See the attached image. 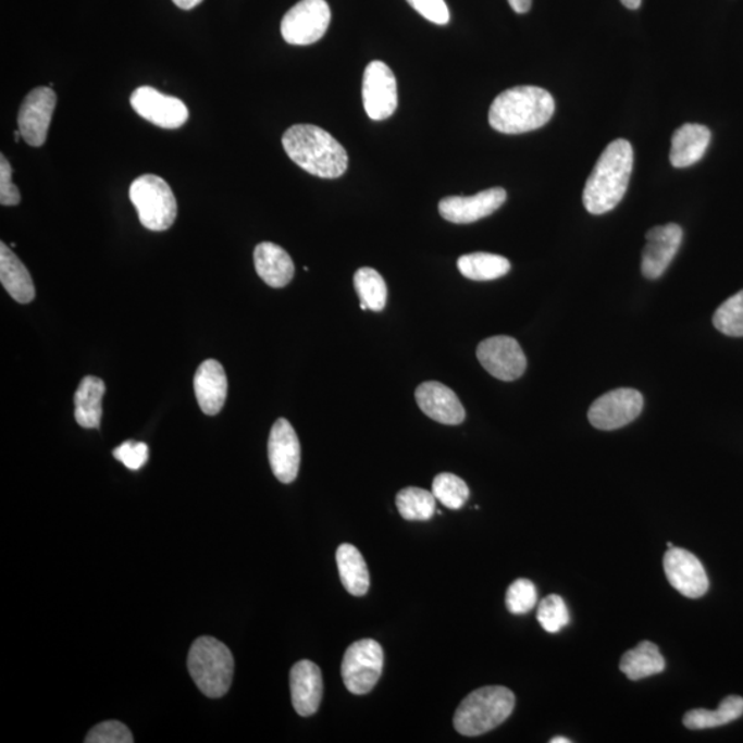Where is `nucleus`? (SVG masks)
<instances>
[{
	"label": "nucleus",
	"instance_id": "nucleus-26",
	"mask_svg": "<svg viewBox=\"0 0 743 743\" xmlns=\"http://www.w3.org/2000/svg\"><path fill=\"white\" fill-rule=\"evenodd\" d=\"M620 669L628 679L636 682L664 672L665 659L656 644L646 641L623 654Z\"/></svg>",
	"mask_w": 743,
	"mask_h": 743
},
{
	"label": "nucleus",
	"instance_id": "nucleus-34",
	"mask_svg": "<svg viewBox=\"0 0 743 743\" xmlns=\"http://www.w3.org/2000/svg\"><path fill=\"white\" fill-rule=\"evenodd\" d=\"M537 589L532 581L519 579L513 581L506 595V606L511 615H528L537 605Z\"/></svg>",
	"mask_w": 743,
	"mask_h": 743
},
{
	"label": "nucleus",
	"instance_id": "nucleus-12",
	"mask_svg": "<svg viewBox=\"0 0 743 743\" xmlns=\"http://www.w3.org/2000/svg\"><path fill=\"white\" fill-rule=\"evenodd\" d=\"M129 103L139 116L160 128H179L189 119V111L184 102L178 98L161 95L153 87H138L129 97Z\"/></svg>",
	"mask_w": 743,
	"mask_h": 743
},
{
	"label": "nucleus",
	"instance_id": "nucleus-31",
	"mask_svg": "<svg viewBox=\"0 0 743 743\" xmlns=\"http://www.w3.org/2000/svg\"><path fill=\"white\" fill-rule=\"evenodd\" d=\"M433 495L443 506L449 509H460L470 497V490L461 478L443 472L433 482Z\"/></svg>",
	"mask_w": 743,
	"mask_h": 743
},
{
	"label": "nucleus",
	"instance_id": "nucleus-7",
	"mask_svg": "<svg viewBox=\"0 0 743 743\" xmlns=\"http://www.w3.org/2000/svg\"><path fill=\"white\" fill-rule=\"evenodd\" d=\"M384 654L373 639H362L346 649L342 662V678L351 694L371 693L382 677Z\"/></svg>",
	"mask_w": 743,
	"mask_h": 743
},
{
	"label": "nucleus",
	"instance_id": "nucleus-4",
	"mask_svg": "<svg viewBox=\"0 0 743 743\" xmlns=\"http://www.w3.org/2000/svg\"><path fill=\"white\" fill-rule=\"evenodd\" d=\"M516 708V695L503 685L472 691L457 708L455 729L466 736H478L497 729Z\"/></svg>",
	"mask_w": 743,
	"mask_h": 743
},
{
	"label": "nucleus",
	"instance_id": "nucleus-11",
	"mask_svg": "<svg viewBox=\"0 0 743 743\" xmlns=\"http://www.w3.org/2000/svg\"><path fill=\"white\" fill-rule=\"evenodd\" d=\"M476 357L492 376L503 382L517 381L528 367L521 345L509 336H493L481 342Z\"/></svg>",
	"mask_w": 743,
	"mask_h": 743
},
{
	"label": "nucleus",
	"instance_id": "nucleus-2",
	"mask_svg": "<svg viewBox=\"0 0 743 743\" xmlns=\"http://www.w3.org/2000/svg\"><path fill=\"white\" fill-rule=\"evenodd\" d=\"M283 147L295 164L319 178H339L348 168L346 149L325 129L311 124L289 127L283 135Z\"/></svg>",
	"mask_w": 743,
	"mask_h": 743
},
{
	"label": "nucleus",
	"instance_id": "nucleus-41",
	"mask_svg": "<svg viewBox=\"0 0 743 743\" xmlns=\"http://www.w3.org/2000/svg\"><path fill=\"white\" fill-rule=\"evenodd\" d=\"M623 7L630 10H636L641 8L642 0H621Z\"/></svg>",
	"mask_w": 743,
	"mask_h": 743
},
{
	"label": "nucleus",
	"instance_id": "nucleus-13",
	"mask_svg": "<svg viewBox=\"0 0 743 743\" xmlns=\"http://www.w3.org/2000/svg\"><path fill=\"white\" fill-rule=\"evenodd\" d=\"M55 103L57 96L50 87L35 88L21 103L18 129L30 147L39 148L48 139Z\"/></svg>",
	"mask_w": 743,
	"mask_h": 743
},
{
	"label": "nucleus",
	"instance_id": "nucleus-38",
	"mask_svg": "<svg viewBox=\"0 0 743 743\" xmlns=\"http://www.w3.org/2000/svg\"><path fill=\"white\" fill-rule=\"evenodd\" d=\"M13 169L4 154H0V205L4 207L18 206L20 190L12 181Z\"/></svg>",
	"mask_w": 743,
	"mask_h": 743
},
{
	"label": "nucleus",
	"instance_id": "nucleus-40",
	"mask_svg": "<svg viewBox=\"0 0 743 743\" xmlns=\"http://www.w3.org/2000/svg\"><path fill=\"white\" fill-rule=\"evenodd\" d=\"M173 2L179 9L190 10V9H195L196 7H199V4L202 2V0H173Z\"/></svg>",
	"mask_w": 743,
	"mask_h": 743
},
{
	"label": "nucleus",
	"instance_id": "nucleus-24",
	"mask_svg": "<svg viewBox=\"0 0 743 743\" xmlns=\"http://www.w3.org/2000/svg\"><path fill=\"white\" fill-rule=\"evenodd\" d=\"M106 383L100 377L86 376L75 394V419L83 429H98L102 419Z\"/></svg>",
	"mask_w": 743,
	"mask_h": 743
},
{
	"label": "nucleus",
	"instance_id": "nucleus-30",
	"mask_svg": "<svg viewBox=\"0 0 743 743\" xmlns=\"http://www.w3.org/2000/svg\"><path fill=\"white\" fill-rule=\"evenodd\" d=\"M355 287L361 301L372 311L386 308L387 285L375 269L362 268L355 275Z\"/></svg>",
	"mask_w": 743,
	"mask_h": 743
},
{
	"label": "nucleus",
	"instance_id": "nucleus-18",
	"mask_svg": "<svg viewBox=\"0 0 743 743\" xmlns=\"http://www.w3.org/2000/svg\"><path fill=\"white\" fill-rule=\"evenodd\" d=\"M416 401L430 419L441 424L459 425L465 422L466 410L454 389L439 382H425L416 389Z\"/></svg>",
	"mask_w": 743,
	"mask_h": 743
},
{
	"label": "nucleus",
	"instance_id": "nucleus-37",
	"mask_svg": "<svg viewBox=\"0 0 743 743\" xmlns=\"http://www.w3.org/2000/svg\"><path fill=\"white\" fill-rule=\"evenodd\" d=\"M416 12L436 25H446L450 21L448 4L445 0H407Z\"/></svg>",
	"mask_w": 743,
	"mask_h": 743
},
{
	"label": "nucleus",
	"instance_id": "nucleus-33",
	"mask_svg": "<svg viewBox=\"0 0 743 743\" xmlns=\"http://www.w3.org/2000/svg\"><path fill=\"white\" fill-rule=\"evenodd\" d=\"M537 621L544 631L558 633L570 622L568 606L559 595H549L540 602Z\"/></svg>",
	"mask_w": 743,
	"mask_h": 743
},
{
	"label": "nucleus",
	"instance_id": "nucleus-32",
	"mask_svg": "<svg viewBox=\"0 0 743 743\" xmlns=\"http://www.w3.org/2000/svg\"><path fill=\"white\" fill-rule=\"evenodd\" d=\"M715 329L731 337H743V290L727 299L714 315Z\"/></svg>",
	"mask_w": 743,
	"mask_h": 743
},
{
	"label": "nucleus",
	"instance_id": "nucleus-43",
	"mask_svg": "<svg viewBox=\"0 0 743 743\" xmlns=\"http://www.w3.org/2000/svg\"><path fill=\"white\" fill-rule=\"evenodd\" d=\"M361 310H368V306L367 304H363V301H361Z\"/></svg>",
	"mask_w": 743,
	"mask_h": 743
},
{
	"label": "nucleus",
	"instance_id": "nucleus-27",
	"mask_svg": "<svg viewBox=\"0 0 743 743\" xmlns=\"http://www.w3.org/2000/svg\"><path fill=\"white\" fill-rule=\"evenodd\" d=\"M457 268L472 282H493L504 277L511 270V263L500 255L475 252L462 255L457 261Z\"/></svg>",
	"mask_w": 743,
	"mask_h": 743
},
{
	"label": "nucleus",
	"instance_id": "nucleus-17",
	"mask_svg": "<svg viewBox=\"0 0 743 743\" xmlns=\"http://www.w3.org/2000/svg\"><path fill=\"white\" fill-rule=\"evenodd\" d=\"M268 450L275 478L283 483L294 482L300 467V443L287 419H278L274 423L270 431Z\"/></svg>",
	"mask_w": 743,
	"mask_h": 743
},
{
	"label": "nucleus",
	"instance_id": "nucleus-29",
	"mask_svg": "<svg viewBox=\"0 0 743 743\" xmlns=\"http://www.w3.org/2000/svg\"><path fill=\"white\" fill-rule=\"evenodd\" d=\"M435 500L433 492L420 487H405L396 498L398 512L407 521H429L436 511Z\"/></svg>",
	"mask_w": 743,
	"mask_h": 743
},
{
	"label": "nucleus",
	"instance_id": "nucleus-6",
	"mask_svg": "<svg viewBox=\"0 0 743 743\" xmlns=\"http://www.w3.org/2000/svg\"><path fill=\"white\" fill-rule=\"evenodd\" d=\"M129 200L138 212L139 222L152 232H164L174 225L178 206L168 182L158 175L145 174L129 186Z\"/></svg>",
	"mask_w": 743,
	"mask_h": 743
},
{
	"label": "nucleus",
	"instance_id": "nucleus-5",
	"mask_svg": "<svg viewBox=\"0 0 743 743\" xmlns=\"http://www.w3.org/2000/svg\"><path fill=\"white\" fill-rule=\"evenodd\" d=\"M188 668L202 694L210 698H221L231 689L235 658L231 649L218 639L201 636L191 644Z\"/></svg>",
	"mask_w": 743,
	"mask_h": 743
},
{
	"label": "nucleus",
	"instance_id": "nucleus-15",
	"mask_svg": "<svg viewBox=\"0 0 743 743\" xmlns=\"http://www.w3.org/2000/svg\"><path fill=\"white\" fill-rule=\"evenodd\" d=\"M642 253V273L648 280L661 277L677 257L683 242L682 227L677 223L649 228Z\"/></svg>",
	"mask_w": 743,
	"mask_h": 743
},
{
	"label": "nucleus",
	"instance_id": "nucleus-9",
	"mask_svg": "<svg viewBox=\"0 0 743 743\" xmlns=\"http://www.w3.org/2000/svg\"><path fill=\"white\" fill-rule=\"evenodd\" d=\"M362 101L372 121H386L398 107L397 79L388 65L372 61L363 72Z\"/></svg>",
	"mask_w": 743,
	"mask_h": 743
},
{
	"label": "nucleus",
	"instance_id": "nucleus-25",
	"mask_svg": "<svg viewBox=\"0 0 743 743\" xmlns=\"http://www.w3.org/2000/svg\"><path fill=\"white\" fill-rule=\"evenodd\" d=\"M336 564L343 586L352 596H363L371 585V577L362 554L355 545L342 544L336 550Z\"/></svg>",
	"mask_w": 743,
	"mask_h": 743
},
{
	"label": "nucleus",
	"instance_id": "nucleus-42",
	"mask_svg": "<svg viewBox=\"0 0 743 743\" xmlns=\"http://www.w3.org/2000/svg\"><path fill=\"white\" fill-rule=\"evenodd\" d=\"M570 742L571 741L569 740V738H565V736H555V738H553V740H550V743H570Z\"/></svg>",
	"mask_w": 743,
	"mask_h": 743
},
{
	"label": "nucleus",
	"instance_id": "nucleus-35",
	"mask_svg": "<svg viewBox=\"0 0 743 743\" xmlns=\"http://www.w3.org/2000/svg\"><path fill=\"white\" fill-rule=\"evenodd\" d=\"M86 743H132L134 738L132 731L121 721L109 720L97 725L88 732Z\"/></svg>",
	"mask_w": 743,
	"mask_h": 743
},
{
	"label": "nucleus",
	"instance_id": "nucleus-28",
	"mask_svg": "<svg viewBox=\"0 0 743 743\" xmlns=\"http://www.w3.org/2000/svg\"><path fill=\"white\" fill-rule=\"evenodd\" d=\"M743 715V698L740 695H730L721 701L719 709L706 710L694 709L683 717V725L689 730L715 729L740 719Z\"/></svg>",
	"mask_w": 743,
	"mask_h": 743
},
{
	"label": "nucleus",
	"instance_id": "nucleus-22",
	"mask_svg": "<svg viewBox=\"0 0 743 743\" xmlns=\"http://www.w3.org/2000/svg\"><path fill=\"white\" fill-rule=\"evenodd\" d=\"M708 127L701 124H684L674 132L670 147V163L673 168L685 169L704 158L710 144Z\"/></svg>",
	"mask_w": 743,
	"mask_h": 743
},
{
	"label": "nucleus",
	"instance_id": "nucleus-36",
	"mask_svg": "<svg viewBox=\"0 0 743 743\" xmlns=\"http://www.w3.org/2000/svg\"><path fill=\"white\" fill-rule=\"evenodd\" d=\"M114 459L123 462L128 470L138 471L143 469L149 459V448L145 443L137 441H126L113 450Z\"/></svg>",
	"mask_w": 743,
	"mask_h": 743
},
{
	"label": "nucleus",
	"instance_id": "nucleus-1",
	"mask_svg": "<svg viewBox=\"0 0 743 743\" xmlns=\"http://www.w3.org/2000/svg\"><path fill=\"white\" fill-rule=\"evenodd\" d=\"M633 149L627 139H616L603 150L586 181L583 201L592 215H603L620 205L630 185Z\"/></svg>",
	"mask_w": 743,
	"mask_h": 743
},
{
	"label": "nucleus",
	"instance_id": "nucleus-21",
	"mask_svg": "<svg viewBox=\"0 0 743 743\" xmlns=\"http://www.w3.org/2000/svg\"><path fill=\"white\" fill-rule=\"evenodd\" d=\"M259 277L272 288H284L293 282L295 264L289 253L274 243H261L253 252Z\"/></svg>",
	"mask_w": 743,
	"mask_h": 743
},
{
	"label": "nucleus",
	"instance_id": "nucleus-16",
	"mask_svg": "<svg viewBox=\"0 0 743 743\" xmlns=\"http://www.w3.org/2000/svg\"><path fill=\"white\" fill-rule=\"evenodd\" d=\"M506 200V190L492 188L470 197H445L439 201L438 210L444 220L457 225H467L492 215Z\"/></svg>",
	"mask_w": 743,
	"mask_h": 743
},
{
	"label": "nucleus",
	"instance_id": "nucleus-10",
	"mask_svg": "<svg viewBox=\"0 0 743 743\" xmlns=\"http://www.w3.org/2000/svg\"><path fill=\"white\" fill-rule=\"evenodd\" d=\"M644 399L633 388H617L603 394L591 405L590 423L597 430H618L631 424L642 413Z\"/></svg>",
	"mask_w": 743,
	"mask_h": 743
},
{
	"label": "nucleus",
	"instance_id": "nucleus-19",
	"mask_svg": "<svg viewBox=\"0 0 743 743\" xmlns=\"http://www.w3.org/2000/svg\"><path fill=\"white\" fill-rule=\"evenodd\" d=\"M324 683L319 665L301 659L290 669V696L298 715L313 716L320 708Z\"/></svg>",
	"mask_w": 743,
	"mask_h": 743
},
{
	"label": "nucleus",
	"instance_id": "nucleus-39",
	"mask_svg": "<svg viewBox=\"0 0 743 743\" xmlns=\"http://www.w3.org/2000/svg\"><path fill=\"white\" fill-rule=\"evenodd\" d=\"M509 7L518 14L528 13L532 8V0H508Z\"/></svg>",
	"mask_w": 743,
	"mask_h": 743
},
{
	"label": "nucleus",
	"instance_id": "nucleus-8",
	"mask_svg": "<svg viewBox=\"0 0 743 743\" xmlns=\"http://www.w3.org/2000/svg\"><path fill=\"white\" fill-rule=\"evenodd\" d=\"M331 9L325 0H300L282 21V35L294 46H309L326 34Z\"/></svg>",
	"mask_w": 743,
	"mask_h": 743
},
{
	"label": "nucleus",
	"instance_id": "nucleus-23",
	"mask_svg": "<svg viewBox=\"0 0 743 743\" xmlns=\"http://www.w3.org/2000/svg\"><path fill=\"white\" fill-rule=\"evenodd\" d=\"M0 282L18 304L27 305L35 299L34 280L28 269L3 242L0 243Z\"/></svg>",
	"mask_w": 743,
	"mask_h": 743
},
{
	"label": "nucleus",
	"instance_id": "nucleus-44",
	"mask_svg": "<svg viewBox=\"0 0 743 743\" xmlns=\"http://www.w3.org/2000/svg\"><path fill=\"white\" fill-rule=\"evenodd\" d=\"M667 545H668L669 549L674 547V545L672 543H668Z\"/></svg>",
	"mask_w": 743,
	"mask_h": 743
},
{
	"label": "nucleus",
	"instance_id": "nucleus-3",
	"mask_svg": "<svg viewBox=\"0 0 743 743\" xmlns=\"http://www.w3.org/2000/svg\"><path fill=\"white\" fill-rule=\"evenodd\" d=\"M555 112L554 97L536 86H518L498 95L490 111V123L503 134H523L542 128Z\"/></svg>",
	"mask_w": 743,
	"mask_h": 743
},
{
	"label": "nucleus",
	"instance_id": "nucleus-14",
	"mask_svg": "<svg viewBox=\"0 0 743 743\" xmlns=\"http://www.w3.org/2000/svg\"><path fill=\"white\" fill-rule=\"evenodd\" d=\"M664 570L669 584L685 597L696 599L709 590L703 564L688 549L670 548L664 556Z\"/></svg>",
	"mask_w": 743,
	"mask_h": 743
},
{
	"label": "nucleus",
	"instance_id": "nucleus-20",
	"mask_svg": "<svg viewBox=\"0 0 743 743\" xmlns=\"http://www.w3.org/2000/svg\"><path fill=\"white\" fill-rule=\"evenodd\" d=\"M195 393L199 407L208 416L221 412L227 397L225 369L216 360H206L195 375Z\"/></svg>",
	"mask_w": 743,
	"mask_h": 743
}]
</instances>
